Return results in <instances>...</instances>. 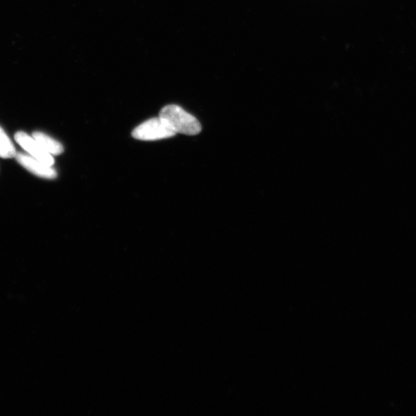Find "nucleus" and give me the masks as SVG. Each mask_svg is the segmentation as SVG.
<instances>
[{
	"mask_svg": "<svg viewBox=\"0 0 416 416\" xmlns=\"http://www.w3.org/2000/svg\"><path fill=\"white\" fill-rule=\"evenodd\" d=\"M159 116L176 134L179 133L194 136L202 131V125L197 119L178 105L165 106L162 108Z\"/></svg>",
	"mask_w": 416,
	"mask_h": 416,
	"instance_id": "1",
	"label": "nucleus"
},
{
	"mask_svg": "<svg viewBox=\"0 0 416 416\" xmlns=\"http://www.w3.org/2000/svg\"><path fill=\"white\" fill-rule=\"evenodd\" d=\"M176 134L161 118L149 119L139 125L132 132L133 137L145 141L161 140L176 136Z\"/></svg>",
	"mask_w": 416,
	"mask_h": 416,
	"instance_id": "2",
	"label": "nucleus"
},
{
	"mask_svg": "<svg viewBox=\"0 0 416 416\" xmlns=\"http://www.w3.org/2000/svg\"><path fill=\"white\" fill-rule=\"evenodd\" d=\"M15 140L25 151L37 160L49 166H53L54 159L53 156L45 151L37 141L26 133L18 132L15 135Z\"/></svg>",
	"mask_w": 416,
	"mask_h": 416,
	"instance_id": "3",
	"label": "nucleus"
},
{
	"mask_svg": "<svg viewBox=\"0 0 416 416\" xmlns=\"http://www.w3.org/2000/svg\"><path fill=\"white\" fill-rule=\"evenodd\" d=\"M15 157L16 161L24 169L35 174L36 176L45 179H54L56 178V171L52 168V166H49L37 160L36 158L32 156L23 153L16 154Z\"/></svg>",
	"mask_w": 416,
	"mask_h": 416,
	"instance_id": "4",
	"label": "nucleus"
},
{
	"mask_svg": "<svg viewBox=\"0 0 416 416\" xmlns=\"http://www.w3.org/2000/svg\"><path fill=\"white\" fill-rule=\"evenodd\" d=\"M32 137L43 147L46 152L51 155H61L63 152V147L57 140L44 134L42 132H35Z\"/></svg>",
	"mask_w": 416,
	"mask_h": 416,
	"instance_id": "5",
	"label": "nucleus"
},
{
	"mask_svg": "<svg viewBox=\"0 0 416 416\" xmlns=\"http://www.w3.org/2000/svg\"><path fill=\"white\" fill-rule=\"evenodd\" d=\"M16 154V149L11 140L2 128H0V157L6 159L15 157Z\"/></svg>",
	"mask_w": 416,
	"mask_h": 416,
	"instance_id": "6",
	"label": "nucleus"
}]
</instances>
